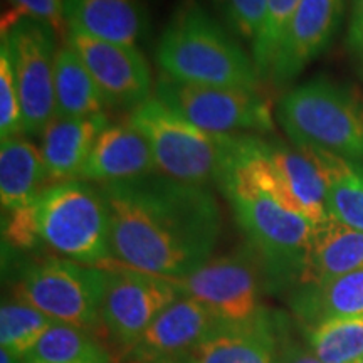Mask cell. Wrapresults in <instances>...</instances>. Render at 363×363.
Masks as SVG:
<instances>
[{"instance_id": "10", "label": "cell", "mask_w": 363, "mask_h": 363, "mask_svg": "<svg viewBox=\"0 0 363 363\" xmlns=\"http://www.w3.org/2000/svg\"><path fill=\"white\" fill-rule=\"evenodd\" d=\"M155 96L212 135L274 130L271 104L259 89L190 84L162 74L155 84Z\"/></svg>"}, {"instance_id": "16", "label": "cell", "mask_w": 363, "mask_h": 363, "mask_svg": "<svg viewBox=\"0 0 363 363\" xmlns=\"http://www.w3.org/2000/svg\"><path fill=\"white\" fill-rule=\"evenodd\" d=\"M65 24L69 33L136 45L147 34L148 13L142 0H65Z\"/></svg>"}, {"instance_id": "5", "label": "cell", "mask_w": 363, "mask_h": 363, "mask_svg": "<svg viewBox=\"0 0 363 363\" xmlns=\"http://www.w3.org/2000/svg\"><path fill=\"white\" fill-rule=\"evenodd\" d=\"M276 118L293 145L363 167V98L348 84L316 78L279 99Z\"/></svg>"}, {"instance_id": "24", "label": "cell", "mask_w": 363, "mask_h": 363, "mask_svg": "<svg viewBox=\"0 0 363 363\" xmlns=\"http://www.w3.org/2000/svg\"><path fill=\"white\" fill-rule=\"evenodd\" d=\"M24 363H110L104 348L88 331L54 323Z\"/></svg>"}, {"instance_id": "28", "label": "cell", "mask_w": 363, "mask_h": 363, "mask_svg": "<svg viewBox=\"0 0 363 363\" xmlns=\"http://www.w3.org/2000/svg\"><path fill=\"white\" fill-rule=\"evenodd\" d=\"M24 135L22 108L7 48L0 44V138L9 140Z\"/></svg>"}, {"instance_id": "8", "label": "cell", "mask_w": 363, "mask_h": 363, "mask_svg": "<svg viewBox=\"0 0 363 363\" xmlns=\"http://www.w3.org/2000/svg\"><path fill=\"white\" fill-rule=\"evenodd\" d=\"M2 44L11 56L24 135L43 136L56 118V30L43 21L9 12L4 17Z\"/></svg>"}, {"instance_id": "27", "label": "cell", "mask_w": 363, "mask_h": 363, "mask_svg": "<svg viewBox=\"0 0 363 363\" xmlns=\"http://www.w3.org/2000/svg\"><path fill=\"white\" fill-rule=\"evenodd\" d=\"M299 0H267V12L259 38L252 44V59L261 78H269L276 54Z\"/></svg>"}, {"instance_id": "30", "label": "cell", "mask_w": 363, "mask_h": 363, "mask_svg": "<svg viewBox=\"0 0 363 363\" xmlns=\"http://www.w3.org/2000/svg\"><path fill=\"white\" fill-rule=\"evenodd\" d=\"M13 13L33 17L52 26L56 33H61L65 24V0H9Z\"/></svg>"}, {"instance_id": "19", "label": "cell", "mask_w": 363, "mask_h": 363, "mask_svg": "<svg viewBox=\"0 0 363 363\" xmlns=\"http://www.w3.org/2000/svg\"><path fill=\"white\" fill-rule=\"evenodd\" d=\"M279 343L267 315L244 325H224L187 363H278Z\"/></svg>"}, {"instance_id": "4", "label": "cell", "mask_w": 363, "mask_h": 363, "mask_svg": "<svg viewBox=\"0 0 363 363\" xmlns=\"http://www.w3.org/2000/svg\"><path fill=\"white\" fill-rule=\"evenodd\" d=\"M35 242L86 266L111 264L110 208L101 187L69 180L44 187L24 207Z\"/></svg>"}, {"instance_id": "22", "label": "cell", "mask_w": 363, "mask_h": 363, "mask_svg": "<svg viewBox=\"0 0 363 363\" xmlns=\"http://www.w3.org/2000/svg\"><path fill=\"white\" fill-rule=\"evenodd\" d=\"M56 116L88 118L106 113V101L83 59L65 44L54 61Z\"/></svg>"}, {"instance_id": "34", "label": "cell", "mask_w": 363, "mask_h": 363, "mask_svg": "<svg viewBox=\"0 0 363 363\" xmlns=\"http://www.w3.org/2000/svg\"><path fill=\"white\" fill-rule=\"evenodd\" d=\"M357 363H363V358H362V360H358V362H357Z\"/></svg>"}, {"instance_id": "7", "label": "cell", "mask_w": 363, "mask_h": 363, "mask_svg": "<svg viewBox=\"0 0 363 363\" xmlns=\"http://www.w3.org/2000/svg\"><path fill=\"white\" fill-rule=\"evenodd\" d=\"M106 271L66 257H45L27 266L13 286V298L34 306L56 323L89 331L101 320Z\"/></svg>"}, {"instance_id": "3", "label": "cell", "mask_w": 363, "mask_h": 363, "mask_svg": "<svg viewBox=\"0 0 363 363\" xmlns=\"http://www.w3.org/2000/svg\"><path fill=\"white\" fill-rule=\"evenodd\" d=\"M219 189L233 207L249 246L261 257L267 284L296 286L315 224L230 167Z\"/></svg>"}, {"instance_id": "15", "label": "cell", "mask_w": 363, "mask_h": 363, "mask_svg": "<svg viewBox=\"0 0 363 363\" xmlns=\"http://www.w3.org/2000/svg\"><path fill=\"white\" fill-rule=\"evenodd\" d=\"M158 174V167L145 136L130 123H110L98 136L78 180L115 184Z\"/></svg>"}, {"instance_id": "18", "label": "cell", "mask_w": 363, "mask_h": 363, "mask_svg": "<svg viewBox=\"0 0 363 363\" xmlns=\"http://www.w3.org/2000/svg\"><path fill=\"white\" fill-rule=\"evenodd\" d=\"M358 269H363V233L330 217L313 225L296 288L328 283Z\"/></svg>"}, {"instance_id": "2", "label": "cell", "mask_w": 363, "mask_h": 363, "mask_svg": "<svg viewBox=\"0 0 363 363\" xmlns=\"http://www.w3.org/2000/svg\"><path fill=\"white\" fill-rule=\"evenodd\" d=\"M162 74L190 84L259 89V72L199 0H182L157 45Z\"/></svg>"}, {"instance_id": "6", "label": "cell", "mask_w": 363, "mask_h": 363, "mask_svg": "<svg viewBox=\"0 0 363 363\" xmlns=\"http://www.w3.org/2000/svg\"><path fill=\"white\" fill-rule=\"evenodd\" d=\"M128 121L148 142L158 174L199 187H219L238 135L207 133L157 96L135 108Z\"/></svg>"}, {"instance_id": "26", "label": "cell", "mask_w": 363, "mask_h": 363, "mask_svg": "<svg viewBox=\"0 0 363 363\" xmlns=\"http://www.w3.org/2000/svg\"><path fill=\"white\" fill-rule=\"evenodd\" d=\"M308 347L323 363H357L363 358V316L337 318L308 328Z\"/></svg>"}, {"instance_id": "32", "label": "cell", "mask_w": 363, "mask_h": 363, "mask_svg": "<svg viewBox=\"0 0 363 363\" xmlns=\"http://www.w3.org/2000/svg\"><path fill=\"white\" fill-rule=\"evenodd\" d=\"M278 363H323L310 347H303L294 340H284L279 345V362Z\"/></svg>"}, {"instance_id": "1", "label": "cell", "mask_w": 363, "mask_h": 363, "mask_svg": "<svg viewBox=\"0 0 363 363\" xmlns=\"http://www.w3.org/2000/svg\"><path fill=\"white\" fill-rule=\"evenodd\" d=\"M99 187L110 208L116 262L179 279L212 259L222 217L207 187L162 174Z\"/></svg>"}, {"instance_id": "20", "label": "cell", "mask_w": 363, "mask_h": 363, "mask_svg": "<svg viewBox=\"0 0 363 363\" xmlns=\"http://www.w3.org/2000/svg\"><path fill=\"white\" fill-rule=\"evenodd\" d=\"M49 180L40 147L30 140L16 136L0 145V202L2 208L19 211L34 202Z\"/></svg>"}, {"instance_id": "13", "label": "cell", "mask_w": 363, "mask_h": 363, "mask_svg": "<svg viewBox=\"0 0 363 363\" xmlns=\"http://www.w3.org/2000/svg\"><path fill=\"white\" fill-rule=\"evenodd\" d=\"M225 323L206 305L180 296L123 352L125 363H187L201 345Z\"/></svg>"}, {"instance_id": "14", "label": "cell", "mask_w": 363, "mask_h": 363, "mask_svg": "<svg viewBox=\"0 0 363 363\" xmlns=\"http://www.w3.org/2000/svg\"><path fill=\"white\" fill-rule=\"evenodd\" d=\"M345 6L347 0H299L267 79L288 83L320 56L342 26Z\"/></svg>"}, {"instance_id": "33", "label": "cell", "mask_w": 363, "mask_h": 363, "mask_svg": "<svg viewBox=\"0 0 363 363\" xmlns=\"http://www.w3.org/2000/svg\"><path fill=\"white\" fill-rule=\"evenodd\" d=\"M0 363H24L21 358L11 355V353L6 350H0Z\"/></svg>"}, {"instance_id": "12", "label": "cell", "mask_w": 363, "mask_h": 363, "mask_svg": "<svg viewBox=\"0 0 363 363\" xmlns=\"http://www.w3.org/2000/svg\"><path fill=\"white\" fill-rule=\"evenodd\" d=\"M66 44L83 59L108 108L131 113L152 98V71L136 45L106 43L69 30Z\"/></svg>"}, {"instance_id": "11", "label": "cell", "mask_w": 363, "mask_h": 363, "mask_svg": "<svg viewBox=\"0 0 363 363\" xmlns=\"http://www.w3.org/2000/svg\"><path fill=\"white\" fill-rule=\"evenodd\" d=\"M103 269L106 271V286L101 321L121 350L126 352L182 294L172 279L116 261Z\"/></svg>"}, {"instance_id": "31", "label": "cell", "mask_w": 363, "mask_h": 363, "mask_svg": "<svg viewBox=\"0 0 363 363\" xmlns=\"http://www.w3.org/2000/svg\"><path fill=\"white\" fill-rule=\"evenodd\" d=\"M347 44L353 61L363 74V0H352Z\"/></svg>"}, {"instance_id": "21", "label": "cell", "mask_w": 363, "mask_h": 363, "mask_svg": "<svg viewBox=\"0 0 363 363\" xmlns=\"http://www.w3.org/2000/svg\"><path fill=\"white\" fill-rule=\"evenodd\" d=\"M291 308L308 328L337 318L363 316V269L323 284L294 288Z\"/></svg>"}, {"instance_id": "17", "label": "cell", "mask_w": 363, "mask_h": 363, "mask_svg": "<svg viewBox=\"0 0 363 363\" xmlns=\"http://www.w3.org/2000/svg\"><path fill=\"white\" fill-rule=\"evenodd\" d=\"M108 125L106 113L88 118H54L40 136V153L49 180L54 184L78 180L98 136Z\"/></svg>"}, {"instance_id": "25", "label": "cell", "mask_w": 363, "mask_h": 363, "mask_svg": "<svg viewBox=\"0 0 363 363\" xmlns=\"http://www.w3.org/2000/svg\"><path fill=\"white\" fill-rule=\"evenodd\" d=\"M54 323L56 321L24 301L16 298L4 301L0 308V347L24 360Z\"/></svg>"}, {"instance_id": "29", "label": "cell", "mask_w": 363, "mask_h": 363, "mask_svg": "<svg viewBox=\"0 0 363 363\" xmlns=\"http://www.w3.org/2000/svg\"><path fill=\"white\" fill-rule=\"evenodd\" d=\"M217 6L233 33L247 43H256L266 19L267 0H217Z\"/></svg>"}, {"instance_id": "23", "label": "cell", "mask_w": 363, "mask_h": 363, "mask_svg": "<svg viewBox=\"0 0 363 363\" xmlns=\"http://www.w3.org/2000/svg\"><path fill=\"white\" fill-rule=\"evenodd\" d=\"M305 152L323 175L326 208L331 219L363 233V167L331 153L316 150Z\"/></svg>"}, {"instance_id": "9", "label": "cell", "mask_w": 363, "mask_h": 363, "mask_svg": "<svg viewBox=\"0 0 363 363\" xmlns=\"http://www.w3.org/2000/svg\"><path fill=\"white\" fill-rule=\"evenodd\" d=\"M172 281L182 296L201 301L225 325L251 323L266 315L261 305L266 272L251 246L212 257L190 274Z\"/></svg>"}]
</instances>
